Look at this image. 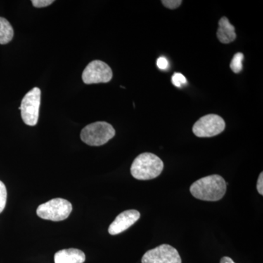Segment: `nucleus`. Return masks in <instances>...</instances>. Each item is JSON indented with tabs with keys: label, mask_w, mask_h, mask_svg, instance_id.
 <instances>
[{
	"label": "nucleus",
	"mask_w": 263,
	"mask_h": 263,
	"mask_svg": "<svg viewBox=\"0 0 263 263\" xmlns=\"http://www.w3.org/2000/svg\"><path fill=\"white\" fill-rule=\"evenodd\" d=\"M194 197L204 201H219L226 193L227 184L219 175H212L197 180L190 186Z\"/></svg>",
	"instance_id": "obj_1"
},
{
	"label": "nucleus",
	"mask_w": 263,
	"mask_h": 263,
	"mask_svg": "<svg viewBox=\"0 0 263 263\" xmlns=\"http://www.w3.org/2000/svg\"><path fill=\"white\" fill-rule=\"evenodd\" d=\"M164 168V163L160 157L152 153L138 155L132 164V176L138 180H152L158 177Z\"/></svg>",
	"instance_id": "obj_2"
},
{
	"label": "nucleus",
	"mask_w": 263,
	"mask_h": 263,
	"mask_svg": "<svg viewBox=\"0 0 263 263\" xmlns=\"http://www.w3.org/2000/svg\"><path fill=\"white\" fill-rule=\"evenodd\" d=\"M116 135L111 124L105 122H97L86 126L81 133V138L86 144L91 146H103Z\"/></svg>",
	"instance_id": "obj_3"
},
{
	"label": "nucleus",
	"mask_w": 263,
	"mask_h": 263,
	"mask_svg": "<svg viewBox=\"0 0 263 263\" xmlns=\"http://www.w3.org/2000/svg\"><path fill=\"white\" fill-rule=\"evenodd\" d=\"M72 211V204L68 200L55 198L39 205L37 214L39 217L46 220L60 221L67 219Z\"/></svg>",
	"instance_id": "obj_4"
},
{
	"label": "nucleus",
	"mask_w": 263,
	"mask_h": 263,
	"mask_svg": "<svg viewBox=\"0 0 263 263\" xmlns=\"http://www.w3.org/2000/svg\"><path fill=\"white\" fill-rule=\"evenodd\" d=\"M41 99V91L37 87L33 88L24 97L19 109L23 122L27 125L35 126L37 124Z\"/></svg>",
	"instance_id": "obj_5"
},
{
	"label": "nucleus",
	"mask_w": 263,
	"mask_h": 263,
	"mask_svg": "<svg viewBox=\"0 0 263 263\" xmlns=\"http://www.w3.org/2000/svg\"><path fill=\"white\" fill-rule=\"evenodd\" d=\"M226 129V122L216 114H208L200 118L193 127L194 134L198 138L218 136Z\"/></svg>",
	"instance_id": "obj_6"
},
{
	"label": "nucleus",
	"mask_w": 263,
	"mask_h": 263,
	"mask_svg": "<svg viewBox=\"0 0 263 263\" xmlns=\"http://www.w3.org/2000/svg\"><path fill=\"white\" fill-rule=\"evenodd\" d=\"M112 78L113 72L110 67L100 60L90 62L82 74V80L86 84L108 83L111 80Z\"/></svg>",
	"instance_id": "obj_7"
},
{
	"label": "nucleus",
	"mask_w": 263,
	"mask_h": 263,
	"mask_svg": "<svg viewBox=\"0 0 263 263\" xmlns=\"http://www.w3.org/2000/svg\"><path fill=\"white\" fill-rule=\"evenodd\" d=\"M141 263H182V260L177 249L162 245L143 254Z\"/></svg>",
	"instance_id": "obj_8"
},
{
	"label": "nucleus",
	"mask_w": 263,
	"mask_h": 263,
	"mask_svg": "<svg viewBox=\"0 0 263 263\" xmlns=\"http://www.w3.org/2000/svg\"><path fill=\"white\" fill-rule=\"evenodd\" d=\"M140 217L141 214L137 210H127L121 213L109 227L108 233L112 235L120 234L133 226Z\"/></svg>",
	"instance_id": "obj_9"
},
{
	"label": "nucleus",
	"mask_w": 263,
	"mask_h": 263,
	"mask_svg": "<svg viewBox=\"0 0 263 263\" xmlns=\"http://www.w3.org/2000/svg\"><path fill=\"white\" fill-rule=\"evenodd\" d=\"M85 260V254L77 249H62L54 255L55 263H84Z\"/></svg>",
	"instance_id": "obj_10"
},
{
	"label": "nucleus",
	"mask_w": 263,
	"mask_h": 263,
	"mask_svg": "<svg viewBox=\"0 0 263 263\" xmlns=\"http://www.w3.org/2000/svg\"><path fill=\"white\" fill-rule=\"evenodd\" d=\"M217 37L218 40L224 44L233 42L236 38L235 27L230 23L227 17H222L219 20Z\"/></svg>",
	"instance_id": "obj_11"
},
{
	"label": "nucleus",
	"mask_w": 263,
	"mask_h": 263,
	"mask_svg": "<svg viewBox=\"0 0 263 263\" xmlns=\"http://www.w3.org/2000/svg\"><path fill=\"white\" fill-rule=\"evenodd\" d=\"M14 31L7 19L0 17V44H8L13 39Z\"/></svg>",
	"instance_id": "obj_12"
},
{
	"label": "nucleus",
	"mask_w": 263,
	"mask_h": 263,
	"mask_svg": "<svg viewBox=\"0 0 263 263\" xmlns=\"http://www.w3.org/2000/svg\"><path fill=\"white\" fill-rule=\"evenodd\" d=\"M245 58L243 53H237L233 57V60L230 62V69L235 72L238 73L243 69V60Z\"/></svg>",
	"instance_id": "obj_13"
},
{
	"label": "nucleus",
	"mask_w": 263,
	"mask_h": 263,
	"mask_svg": "<svg viewBox=\"0 0 263 263\" xmlns=\"http://www.w3.org/2000/svg\"><path fill=\"white\" fill-rule=\"evenodd\" d=\"M7 202V190L4 183L0 181V214L4 210Z\"/></svg>",
	"instance_id": "obj_14"
},
{
	"label": "nucleus",
	"mask_w": 263,
	"mask_h": 263,
	"mask_svg": "<svg viewBox=\"0 0 263 263\" xmlns=\"http://www.w3.org/2000/svg\"><path fill=\"white\" fill-rule=\"evenodd\" d=\"M171 81L176 87H181L182 85L186 84V77L180 72H175L174 76H172Z\"/></svg>",
	"instance_id": "obj_15"
},
{
	"label": "nucleus",
	"mask_w": 263,
	"mask_h": 263,
	"mask_svg": "<svg viewBox=\"0 0 263 263\" xmlns=\"http://www.w3.org/2000/svg\"><path fill=\"white\" fill-rule=\"evenodd\" d=\"M162 3L166 8L174 10L179 8L182 3V1H181V0H162Z\"/></svg>",
	"instance_id": "obj_16"
},
{
	"label": "nucleus",
	"mask_w": 263,
	"mask_h": 263,
	"mask_svg": "<svg viewBox=\"0 0 263 263\" xmlns=\"http://www.w3.org/2000/svg\"><path fill=\"white\" fill-rule=\"evenodd\" d=\"M53 3V0H32L33 6L41 8L47 7Z\"/></svg>",
	"instance_id": "obj_17"
},
{
	"label": "nucleus",
	"mask_w": 263,
	"mask_h": 263,
	"mask_svg": "<svg viewBox=\"0 0 263 263\" xmlns=\"http://www.w3.org/2000/svg\"><path fill=\"white\" fill-rule=\"evenodd\" d=\"M157 65L160 70H165L168 67V61L164 57H161L157 60Z\"/></svg>",
	"instance_id": "obj_18"
},
{
	"label": "nucleus",
	"mask_w": 263,
	"mask_h": 263,
	"mask_svg": "<svg viewBox=\"0 0 263 263\" xmlns=\"http://www.w3.org/2000/svg\"><path fill=\"white\" fill-rule=\"evenodd\" d=\"M257 191L259 195H263V173L259 174L258 180L257 183Z\"/></svg>",
	"instance_id": "obj_19"
},
{
	"label": "nucleus",
	"mask_w": 263,
	"mask_h": 263,
	"mask_svg": "<svg viewBox=\"0 0 263 263\" xmlns=\"http://www.w3.org/2000/svg\"><path fill=\"white\" fill-rule=\"evenodd\" d=\"M220 263H235L234 261L233 260L229 257H223L221 259Z\"/></svg>",
	"instance_id": "obj_20"
}]
</instances>
